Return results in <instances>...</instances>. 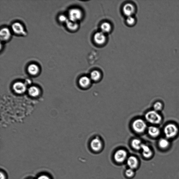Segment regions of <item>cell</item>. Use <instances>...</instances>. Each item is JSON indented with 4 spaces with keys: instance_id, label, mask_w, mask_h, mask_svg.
Returning <instances> with one entry per match:
<instances>
[{
    "instance_id": "2e32d148",
    "label": "cell",
    "mask_w": 179,
    "mask_h": 179,
    "mask_svg": "<svg viewBox=\"0 0 179 179\" xmlns=\"http://www.w3.org/2000/svg\"><path fill=\"white\" fill-rule=\"evenodd\" d=\"M148 133L150 136L155 138L159 135L160 131L159 129L157 127L150 126L148 129Z\"/></svg>"
},
{
    "instance_id": "4316f807",
    "label": "cell",
    "mask_w": 179,
    "mask_h": 179,
    "mask_svg": "<svg viewBox=\"0 0 179 179\" xmlns=\"http://www.w3.org/2000/svg\"><path fill=\"white\" fill-rule=\"evenodd\" d=\"M37 179H50V177L47 175H43L40 176Z\"/></svg>"
},
{
    "instance_id": "ac0fdd59",
    "label": "cell",
    "mask_w": 179,
    "mask_h": 179,
    "mask_svg": "<svg viewBox=\"0 0 179 179\" xmlns=\"http://www.w3.org/2000/svg\"><path fill=\"white\" fill-rule=\"evenodd\" d=\"M101 32L105 34L110 32L112 29V26L110 23L108 22H104L102 24L101 26Z\"/></svg>"
},
{
    "instance_id": "5bb4252c",
    "label": "cell",
    "mask_w": 179,
    "mask_h": 179,
    "mask_svg": "<svg viewBox=\"0 0 179 179\" xmlns=\"http://www.w3.org/2000/svg\"><path fill=\"white\" fill-rule=\"evenodd\" d=\"M28 71L32 75H36L40 71L39 67L35 64H31L28 67Z\"/></svg>"
},
{
    "instance_id": "7402d4cb",
    "label": "cell",
    "mask_w": 179,
    "mask_h": 179,
    "mask_svg": "<svg viewBox=\"0 0 179 179\" xmlns=\"http://www.w3.org/2000/svg\"><path fill=\"white\" fill-rule=\"evenodd\" d=\"M29 92L31 96L36 97L38 96L40 93V91L38 88L33 86V87H32L29 88Z\"/></svg>"
},
{
    "instance_id": "277c9868",
    "label": "cell",
    "mask_w": 179,
    "mask_h": 179,
    "mask_svg": "<svg viewBox=\"0 0 179 179\" xmlns=\"http://www.w3.org/2000/svg\"><path fill=\"white\" fill-rule=\"evenodd\" d=\"M132 127L135 131L138 133H142L145 131L147 125L143 120L138 119L135 120L133 123Z\"/></svg>"
},
{
    "instance_id": "3957f363",
    "label": "cell",
    "mask_w": 179,
    "mask_h": 179,
    "mask_svg": "<svg viewBox=\"0 0 179 179\" xmlns=\"http://www.w3.org/2000/svg\"><path fill=\"white\" fill-rule=\"evenodd\" d=\"M178 132V129L176 126L173 124L167 125L164 129L165 136L168 138H174L176 136Z\"/></svg>"
},
{
    "instance_id": "4fadbf2b",
    "label": "cell",
    "mask_w": 179,
    "mask_h": 179,
    "mask_svg": "<svg viewBox=\"0 0 179 179\" xmlns=\"http://www.w3.org/2000/svg\"><path fill=\"white\" fill-rule=\"evenodd\" d=\"M143 156L146 158H150L152 156L153 153L148 146L143 144L141 146Z\"/></svg>"
},
{
    "instance_id": "44dd1931",
    "label": "cell",
    "mask_w": 179,
    "mask_h": 179,
    "mask_svg": "<svg viewBox=\"0 0 179 179\" xmlns=\"http://www.w3.org/2000/svg\"><path fill=\"white\" fill-rule=\"evenodd\" d=\"M143 143L141 141L138 139H134L132 142V146L133 148L137 150L141 149V146Z\"/></svg>"
},
{
    "instance_id": "52a82bcc",
    "label": "cell",
    "mask_w": 179,
    "mask_h": 179,
    "mask_svg": "<svg viewBox=\"0 0 179 179\" xmlns=\"http://www.w3.org/2000/svg\"><path fill=\"white\" fill-rule=\"evenodd\" d=\"M127 153L125 150H119L115 153L114 158L115 161L119 163L124 162L126 159Z\"/></svg>"
},
{
    "instance_id": "484cf974",
    "label": "cell",
    "mask_w": 179,
    "mask_h": 179,
    "mask_svg": "<svg viewBox=\"0 0 179 179\" xmlns=\"http://www.w3.org/2000/svg\"><path fill=\"white\" fill-rule=\"evenodd\" d=\"M125 174L128 177H131L134 175V173L133 169L129 168L127 170Z\"/></svg>"
},
{
    "instance_id": "603a6c76",
    "label": "cell",
    "mask_w": 179,
    "mask_h": 179,
    "mask_svg": "<svg viewBox=\"0 0 179 179\" xmlns=\"http://www.w3.org/2000/svg\"><path fill=\"white\" fill-rule=\"evenodd\" d=\"M126 21L128 25L132 26L135 23L136 19L132 16H129V17H127Z\"/></svg>"
},
{
    "instance_id": "e0dca14e",
    "label": "cell",
    "mask_w": 179,
    "mask_h": 179,
    "mask_svg": "<svg viewBox=\"0 0 179 179\" xmlns=\"http://www.w3.org/2000/svg\"><path fill=\"white\" fill-rule=\"evenodd\" d=\"M66 25L67 29L71 31H76L79 27L78 22H74L69 20L66 23Z\"/></svg>"
},
{
    "instance_id": "6da1fadb",
    "label": "cell",
    "mask_w": 179,
    "mask_h": 179,
    "mask_svg": "<svg viewBox=\"0 0 179 179\" xmlns=\"http://www.w3.org/2000/svg\"><path fill=\"white\" fill-rule=\"evenodd\" d=\"M145 118L148 122L155 124H160L162 120L161 116L155 111L148 112L145 115Z\"/></svg>"
},
{
    "instance_id": "7c38bea8",
    "label": "cell",
    "mask_w": 179,
    "mask_h": 179,
    "mask_svg": "<svg viewBox=\"0 0 179 179\" xmlns=\"http://www.w3.org/2000/svg\"><path fill=\"white\" fill-rule=\"evenodd\" d=\"M127 164L129 168L133 170L136 168L138 166V160L136 157H130L127 160Z\"/></svg>"
},
{
    "instance_id": "5b68a950",
    "label": "cell",
    "mask_w": 179,
    "mask_h": 179,
    "mask_svg": "<svg viewBox=\"0 0 179 179\" xmlns=\"http://www.w3.org/2000/svg\"><path fill=\"white\" fill-rule=\"evenodd\" d=\"M94 39L95 43L99 45H103L106 41L105 34L101 31L97 32L95 33Z\"/></svg>"
},
{
    "instance_id": "d4e9b609",
    "label": "cell",
    "mask_w": 179,
    "mask_h": 179,
    "mask_svg": "<svg viewBox=\"0 0 179 179\" xmlns=\"http://www.w3.org/2000/svg\"><path fill=\"white\" fill-rule=\"evenodd\" d=\"M162 104L160 102H157L154 105V108L155 111H159L162 110Z\"/></svg>"
},
{
    "instance_id": "8fae6325",
    "label": "cell",
    "mask_w": 179,
    "mask_h": 179,
    "mask_svg": "<svg viewBox=\"0 0 179 179\" xmlns=\"http://www.w3.org/2000/svg\"><path fill=\"white\" fill-rule=\"evenodd\" d=\"M90 146L93 150L98 152L101 149L102 143L99 139L96 138L92 140L90 143Z\"/></svg>"
},
{
    "instance_id": "9c48e42d",
    "label": "cell",
    "mask_w": 179,
    "mask_h": 179,
    "mask_svg": "<svg viewBox=\"0 0 179 179\" xmlns=\"http://www.w3.org/2000/svg\"><path fill=\"white\" fill-rule=\"evenodd\" d=\"M11 36V33L8 28L2 29L0 32V39L1 41L5 42L9 40Z\"/></svg>"
},
{
    "instance_id": "83f0119b",
    "label": "cell",
    "mask_w": 179,
    "mask_h": 179,
    "mask_svg": "<svg viewBox=\"0 0 179 179\" xmlns=\"http://www.w3.org/2000/svg\"><path fill=\"white\" fill-rule=\"evenodd\" d=\"M5 174L1 172V179H5Z\"/></svg>"
},
{
    "instance_id": "8992f818",
    "label": "cell",
    "mask_w": 179,
    "mask_h": 179,
    "mask_svg": "<svg viewBox=\"0 0 179 179\" xmlns=\"http://www.w3.org/2000/svg\"><path fill=\"white\" fill-rule=\"evenodd\" d=\"M12 29L16 34L25 35L26 32L22 24L19 22H16L12 26Z\"/></svg>"
},
{
    "instance_id": "30bf717a",
    "label": "cell",
    "mask_w": 179,
    "mask_h": 179,
    "mask_svg": "<svg viewBox=\"0 0 179 179\" xmlns=\"http://www.w3.org/2000/svg\"><path fill=\"white\" fill-rule=\"evenodd\" d=\"M13 89L17 93L21 94L25 91L26 87L25 84L21 82H17L14 84Z\"/></svg>"
},
{
    "instance_id": "ffe728a7",
    "label": "cell",
    "mask_w": 179,
    "mask_h": 179,
    "mask_svg": "<svg viewBox=\"0 0 179 179\" xmlns=\"http://www.w3.org/2000/svg\"><path fill=\"white\" fill-rule=\"evenodd\" d=\"M101 77L100 72L97 70H95L91 72L90 74V78L91 80L95 81H98Z\"/></svg>"
},
{
    "instance_id": "9a60e30c",
    "label": "cell",
    "mask_w": 179,
    "mask_h": 179,
    "mask_svg": "<svg viewBox=\"0 0 179 179\" xmlns=\"http://www.w3.org/2000/svg\"><path fill=\"white\" fill-rule=\"evenodd\" d=\"M91 82V79L87 76H84L81 77L79 80V83L81 87L83 88L87 87Z\"/></svg>"
},
{
    "instance_id": "d6986e66",
    "label": "cell",
    "mask_w": 179,
    "mask_h": 179,
    "mask_svg": "<svg viewBox=\"0 0 179 179\" xmlns=\"http://www.w3.org/2000/svg\"><path fill=\"white\" fill-rule=\"evenodd\" d=\"M170 143L169 141L166 139H160L159 142V147L162 150H166L169 146Z\"/></svg>"
},
{
    "instance_id": "ba28073f",
    "label": "cell",
    "mask_w": 179,
    "mask_h": 179,
    "mask_svg": "<svg viewBox=\"0 0 179 179\" xmlns=\"http://www.w3.org/2000/svg\"><path fill=\"white\" fill-rule=\"evenodd\" d=\"M135 10V8L133 5L131 3H127L123 7V12L125 15L128 17L134 14Z\"/></svg>"
},
{
    "instance_id": "cb8c5ba5",
    "label": "cell",
    "mask_w": 179,
    "mask_h": 179,
    "mask_svg": "<svg viewBox=\"0 0 179 179\" xmlns=\"http://www.w3.org/2000/svg\"><path fill=\"white\" fill-rule=\"evenodd\" d=\"M59 20L60 22L62 23H66L68 21L69 18L66 15H60L59 17Z\"/></svg>"
},
{
    "instance_id": "7a4b0ae2",
    "label": "cell",
    "mask_w": 179,
    "mask_h": 179,
    "mask_svg": "<svg viewBox=\"0 0 179 179\" xmlns=\"http://www.w3.org/2000/svg\"><path fill=\"white\" fill-rule=\"evenodd\" d=\"M83 15L82 12L80 9L73 8L69 11L68 18L71 21L78 22L82 18Z\"/></svg>"
}]
</instances>
